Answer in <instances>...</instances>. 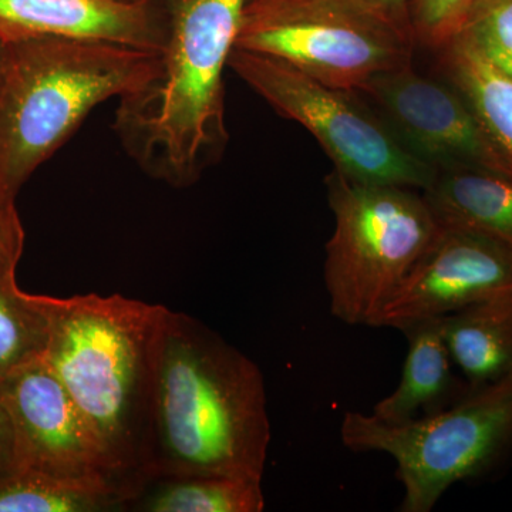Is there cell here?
<instances>
[{
    "mask_svg": "<svg viewBox=\"0 0 512 512\" xmlns=\"http://www.w3.org/2000/svg\"><path fill=\"white\" fill-rule=\"evenodd\" d=\"M383 20L414 40L412 26V0H339ZM416 42V40H414Z\"/></svg>",
    "mask_w": 512,
    "mask_h": 512,
    "instance_id": "603a6c76",
    "label": "cell"
},
{
    "mask_svg": "<svg viewBox=\"0 0 512 512\" xmlns=\"http://www.w3.org/2000/svg\"><path fill=\"white\" fill-rule=\"evenodd\" d=\"M440 319L451 359L471 386L512 376V289Z\"/></svg>",
    "mask_w": 512,
    "mask_h": 512,
    "instance_id": "9a60e30c",
    "label": "cell"
},
{
    "mask_svg": "<svg viewBox=\"0 0 512 512\" xmlns=\"http://www.w3.org/2000/svg\"><path fill=\"white\" fill-rule=\"evenodd\" d=\"M45 360L99 444L124 503L146 480L158 349L168 309L121 295H39ZM123 503V508H124Z\"/></svg>",
    "mask_w": 512,
    "mask_h": 512,
    "instance_id": "7a4b0ae2",
    "label": "cell"
},
{
    "mask_svg": "<svg viewBox=\"0 0 512 512\" xmlns=\"http://www.w3.org/2000/svg\"><path fill=\"white\" fill-rule=\"evenodd\" d=\"M167 32L164 0H0V39L5 42L76 37L163 52Z\"/></svg>",
    "mask_w": 512,
    "mask_h": 512,
    "instance_id": "7c38bea8",
    "label": "cell"
},
{
    "mask_svg": "<svg viewBox=\"0 0 512 512\" xmlns=\"http://www.w3.org/2000/svg\"><path fill=\"white\" fill-rule=\"evenodd\" d=\"M167 40L156 76L120 97L113 128L154 180L197 184L227 148L224 72L247 0H164Z\"/></svg>",
    "mask_w": 512,
    "mask_h": 512,
    "instance_id": "3957f363",
    "label": "cell"
},
{
    "mask_svg": "<svg viewBox=\"0 0 512 512\" xmlns=\"http://www.w3.org/2000/svg\"><path fill=\"white\" fill-rule=\"evenodd\" d=\"M474 0H412L416 43L437 50L457 32Z\"/></svg>",
    "mask_w": 512,
    "mask_h": 512,
    "instance_id": "44dd1931",
    "label": "cell"
},
{
    "mask_svg": "<svg viewBox=\"0 0 512 512\" xmlns=\"http://www.w3.org/2000/svg\"><path fill=\"white\" fill-rule=\"evenodd\" d=\"M421 195L439 227L512 247V181L504 175L483 168H441Z\"/></svg>",
    "mask_w": 512,
    "mask_h": 512,
    "instance_id": "5bb4252c",
    "label": "cell"
},
{
    "mask_svg": "<svg viewBox=\"0 0 512 512\" xmlns=\"http://www.w3.org/2000/svg\"><path fill=\"white\" fill-rule=\"evenodd\" d=\"M6 53H8V43L0 39V77H2L3 69H5Z\"/></svg>",
    "mask_w": 512,
    "mask_h": 512,
    "instance_id": "d4e9b609",
    "label": "cell"
},
{
    "mask_svg": "<svg viewBox=\"0 0 512 512\" xmlns=\"http://www.w3.org/2000/svg\"><path fill=\"white\" fill-rule=\"evenodd\" d=\"M107 511H123L119 495L73 487L19 468L0 474V512Z\"/></svg>",
    "mask_w": 512,
    "mask_h": 512,
    "instance_id": "ac0fdd59",
    "label": "cell"
},
{
    "mask_svg": "<svg viewBox=\"0 0 512 512\" xmlns=\"http://www.w3.org/2000/svg\"><path fill=\"white\" fill-rule=\"evenodd\" d=\"M121 2H158V0H121Z\"/></svg>",
    "mask_w": 512,
    "mask_h": 512,
    "instance_id": "484cf974",
    "label": "cell"
},
{
    "mask_svg": "<svg viewBox=\"0 0 512 512\" xmlns=\"http://www.w3.org/2000/svg\"><path fill=\"white\" fill-rule=\"evenodd\" d=\"M228 67L285 119L305 127L336 170L362 183L424 191L437 168L414 156L353 90L320 83L275 57L234 47Z\"/></svg>",
    "mask_w": 512,
    "mask_h": 512,
    "instance_id": "52a82bcc",
    "label": "cell"
},
{
    "mask_svg": "<svg viewBox=\"0 0 512 512\" xmlns=\"http://www.w3.org/2000/svg\"><path fill=\"white\" fill-rule=\"evenodd\" d=\"M264 375L241 350L168 309L158 349L146 480L261 481L271 444Z\"/></svg>",
    "mask_w": 512,
    "mask_h": 512,
    "instance_id": "6da1fadb",
    "label": "cell"
},
{
    "mask_svg": "<svg viewBox=\"0 0 512 512\" xmlns=\"http://www.w3.org/2000/svg\"><path fill=\"white\" fill-rule=\"evenodd\" d=\"M261 481L218 476L150 477L124 503L133 512H262Z\"/></svg>",
    "mask_w": 512,
    "mask_h": 512,
    "instance_id": "e0dca14e",
    "label": "cell"
},
{
    "mask_svg": "<svg viewBox=\"0 0 512 512\" xmlns=\"http://www.w3.org/2000/svg\"><path fill=\"white\" fill-rule=\"evenodd\" d=\"M16 195L0 183V282L16 281L25 247V229L16 210Z\"/></svg>",
    "mask_w": 512,
    "mask_h": 512,
    "instance_id": "7402d4cb",
    "label": "cell"
},
{
    "mask_svg": "<svg viewBox=\"0 0 512 512\" xmlns=\"http://www.w3.org/2000/svg\"><path fill=\"white\" fill-rule=\"evenodd\" d=\"M357 93L375 101L404 146L437 170L483 168L511 180L473 110L447 80L420 76L409 64L377 74Z\"/></svg>",
    "mask_w": 512,
    "mask_h": 512,
    "instance_id": "30bf717a",
    "label": "cell"
},
{
    "mask_svg": "<svg viewBox=\"0 0 512 512\" xmlns=\"http://www.w3.org/2000/svg\"><path fill=\"white\" fill-rule=\"evenodd\" d=\"M456 33L512 79V0H474Z\"/></svg>",
    "mask_w": 512,
    "mask_h": 512,
    "instance_id": "ffe728a7",
    "label": "cell"
},
{
    "mask_svg": "<svg viewBox=\"0 0 512 512\" xmlns=\"http://www.w3.org/2000/svg\"><path fill=\"white\" fill-rule=\"evenodd\" d=\"M264 2V0H247L248 5H254V3Z\"/></svg>",
    "mask_w": 512,
    "mask_h": 512,
    "instance_id": "4316f807",
    "label": "cell"
},
{
    "mask_svg": "<svg viewBox=\"0 0 512 512\" xmlns=\"http://www.w3.org/2000/svg\"><path fill=\"white\" fill-rule=\"evenodd\" d=\"M15 440V468L119 495L99 444L45 357L0 377Z\"/></svg>",
    "mask_w": 512,
    "mask_h": 512,
    "instance_id": "9c48e42d",
    "label": "cell"
},
{
    "mask_svg": "<svg viewBox=\"0 0 512 512\" xmlns=\"http://www.w3.org/2000/svg\"><path fill=\"white\" fill-rule=\"evenodd\" d=\"M400 330L409 342L402 377L396 390L376 403L370 413L384 423L439 413L473 389L454 373L440 318L419 320Z\"/></svg>",
    "mask_w": 512,
    "mask_h": 512,
    "instance_id": "4fadbf2b",
    "label": "cell"
},
{
    "mask_svg": "<svg viewBox=\"0 0 512 512\" xmlns=\"http://www.w3.org/2000/svg\"><path fill=\"white\" fill-rule=\"evenodd\" d=\"M512 289V247L495 239L441 228L406 281L384 306L376 328L403 329L443 318Z\"/></svg>",
    "mask_w": 512,
    "mask_h": 512,
    "instance_id": "8fae6325",
    "label": "cell"
},
{
    "mask_svg": "<svg viewBox=\"0 0 512 512\" xmlns=\"http://www.w3.org/2000/svg\"><path fill=\"white\" fill-rule=\"evenodd\" d=\"M325 183L335 215L325 261L330 312L346 325L376 328L439 224L412 188L362 183L336 168Z\"/></svg>",
    "mask_w": 512,
    "mask_h": 512,
    "instance_id": "5b68a950",
    "label": "cell"
},
{
    "mask_svg": "<svg viewBox=\"0 0 512 512\" xmlns=\"http://www.w3.org/2000/svg\"><path fill=\"white\" fill-rule=\"evenodd\" d=\"M49 323L39 295L0 282V377L45 357Z\"/></svg>",
    "mask_w": 512,
    "mask_h": 512,
    "instance_id": "d6986e66",
    "label": "cell"
},
{
    "mask_svg": "<svg viewBox=\"0 0 512 512\" xmlns=\"http://www.w3.org/2000/svg\"><path fill=\"white\" fill-rule=\"evenodd\" d=\"M15 468V440H13L12 421L6 404L0 393V474Z\"/></svg>",
    "mask_w": 512,
    "mask_h": 512,
    "instance_id": "cb8c5ba5",
    "label": "cell"
},
{
    "mask_svg": "<svg viewBox=\"0 0 512 512\" xmlns=\"http://www.w3.org/2000/svg\"><path fill=\"white\" fill-rule=\"evenodd\" d=\"M340 439L356 453L377 451L396 461L404 488L400 511H433L451 485L483 476L512 453V376L403 423L346 413Z\"/></svg>",
    "mask_w": 512,
    "mask_h": 512,
    "instance_id": "8992f818",
    "label": "cell"
},
{
    "mask_svg": "<svg viewBox=\"0 0 512 512\" xmlns=\"http://www.w3.org/2000/svg\"><path fill=\"white\" fill-rule=\"evenodd\" d=\"M437 52L444 80L467 101L512 180L511 77L495 69L461 33H454Z\"/></svg>",
    "mask_w": 512,
    "mask_h": 512,
    "instance_id": "2e32d148",
    "label": "cell"
},
{
    "mask_svg": "<svg viewBox=\"0 0 512 512\" xmlns=\"http://www.w3.org/2000/svg\"><path fill=\"white\" fill-rule=\"evenodd\" d=\"M8 43L0 77V183L18 195L97 106L156 76L161 52L42 36Z\"/></svg>",
    "mask_w": 512,
    "mask_h": 512,
    "instance_id": "277c9868",
    "label": "cell"
},
{
    "mask_svg": "<svg viewBox=\"0 0 512 512\" xmlns=\"http://www.w3.org/2000/svg\"><path fill=\"white\" fill-rule=\"evenodd\" d=\"M414 42L339 0H264L245 6L235 47L275 57L320 83L359 92L377 74L413 63Z\"/></svg>",
    "mask_w": 512,
    "mask_h": 512,
    "instance_id": "ba28073f",
    "label": "cell"
}]
</instances>
